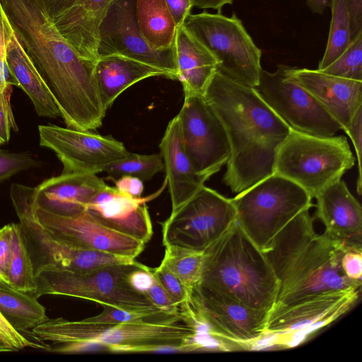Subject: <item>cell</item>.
I'll list each match as a JSON object with an SVG mask.
<instances>
[{
    "mask_svg": "<svg viewBox=\"0 0 362 362\" xmlns=\"http://www.w3.org/2000/svg\"><path fill=\"white\" fill-rule=\"evenodd\" d=\"M203 95L221 122L229 144L225 185L238 194L274 174L276 152L290 126L255 88L217 71Z\"/></svg>",
    "mask_w": 362,
    "mask_h": 362,
    "instance_id": "1",
    "label": "cell"
},
{
    "mask_svg": "<svg viewBox=\"0 0 362 362\" xmlns=\"http://www.w3.org/2000/svg\"><path fill=\"white\" fill-rule=\"evenodd\" d=\"M346 248L315 232L309 209L296 216L262 252L279 284L272 310L322 293L360 290L361 281L347 277L341 266Z\"/></svg>",
    "mask_w": 362,
    "mask_h": 362,
    "instance_id": "2",
    "label": "cell"
},
{
    "mask_svg": "<svg viewBox=\"0 0 362 362\" xmlns=\"http://www.w3.org/2000/svg\"><path fill=\"white\" fill-rule=\"evenodd\" d=\"M32 331L41 341L57 345L52 350L60 354L191 352L196 334L185 323H103L62 317H48Z\"/></svg>",
    "mask_w": 362,
    "mask_h": 362,
    "instance_id": "3",
    "label": "cell"
},
{
    "mask_svg": "<svg viewBox=\"0 0 362 362\" xmlns=\"http://www.w3.org/2000/svg\"><path fill=\"white\" fill-rule=\"evenodd\" d=\"M203 254L200 283L247 307L271 312L279 281L264 254L236 221Z\"/></svg>",
    "mask_w": 362,
    "mask_h": 362,
    "instance_id": "4",
    "label": "cell"
},
{
    "mask_svg": "<svg viewBox=\"0 0 362 362\" xmlns=\"http://www.w3.org/2000/svg\"><path fill=\"white\" fill-rule=\"evenodd\" d=\"M354 163L346 136H315L291 128L276 152L274 174L293 182L315 198Z\"/></svg>",
    "mask_w": 362,
    "mask_h": 362,
    "instance_id": "5",
    "label": "cell"
},
{
    "mask_svg": "<svg viewBox=\"0 0 362 362\" xmlns=\"http://www.w3.org/2000/svg\"><path fill=\"white\" fill-rule=\"evenodd\" d=\"M236 222L264 252L296 216L313 206V198L293 182L272 174L231 199Z\"/></svg>",
    "mask_w": 362,
    "mask_h": 362,
    "instance_id": "6",
    "label": "cell"
},
{
    "mask_svg": "<svg viewBox=\"0 0 362 362\" xmlns=\"http://www.w3.org/2000/svg\"><path fill=\"white\" fill-rule=\"evenodd\" d=\"M144 266L135 261L86 273L42 272L35 276L37 287L33 295L36 298L45 295L75 297L125 310H157L159 308L129 282L131 273Z\"/></svg>",
    "mask_w": 362,
    "mask_h": 362,
    "instance_id": "7",
    "label": "cell"
},
{
    "mask_svg": "<svg viewBox=\"0 0 362 362\" xmlns=\"http://www.w3.org/2000/svg\"><path fill=\"white\" fill-rule=\"evenodd\" d=\"M184 25L215 57L217 71L241 84L257 86L262 51L235 13H191Z\"/></svg>",
    "mask_w": 362,
    "mask_h": 362,
    "instance_id": "8",
    "label": "cell"
},
{
    "mask_svg": "<svg viewBox=\"0 0 362 362\" xmlns=\"http://www.w3.org/2000/svg\"><path fill=\"white\" fill-rule=\"evenodd\" d=\"M180 308L194 317L225 351L253 349L266 336L269 312L246 306L200 282Z\"/></svg>",
    "mask_w": 362,
    "mask_h": 362,
    "instance_id": "9",
    "label": "cell"
},
{
    "mask_svg": "<svg viewBox=\"0 0 362 362\" xmlns=\"http://www.w3.org/2000/svg\"><path fill=\"white\" fill-rule=\"evenodd\" d=\"M235 221L232 199L203 185L161 223L163 245L204 252Z\"/></svg>",
    "mask_w": 362,
    "mask_h": 362,
    "instance_id": "10",
    "label": "cell"
},
{
    "mask_svg": "<svg viewBox=\"0 0 362 362\" xmlns=\"http://www.w3.org/2000/svg\"><path fill=\"white\" fill-rule=\"evenodd\" d=\"M288 68V66L279 64L274 72L262 69L255 89L291 128L315 136L335 135L341 129L340 125L290 77Z\"/></svg>",
    "mask_w": 362,
    "mask_h": 362,
    "instance_id": "11",
    "label": "cell"
},
{
    "mask_svg": "<svg viewBox=\"0 0 362 362\" xmlns=\"http://www.w3.org/2000/svg\"><path fill=\"white\" fill-rule=\"evenodd\" d=\"M184 95L182 106L177 115L184 147L195 170L208 180L228 160V138L203 94Z\"/></svg>",
    "mask_w": 362,
    "mask_h": 362,
    "instance_id": "12",
    "label": "cell"
},
{
    "mask_svg": "<svg viewBox=\"0 0 362 362\" xmlns=\"http://www.w3.org/2000/svg\"><path fill=\"white\" fill-rule=\"evenodd\" d=\"M40 145L52 150L63 164L62 173L97 174L129 154L123 143L91 131L39 125Z\"/></svg>",
    "mask_w": 362,
    "mask_h": 362,
    "instance_id": "13",
    "label": "cell"
},
{
    "mask_svg": "<svg viewBox=\"0 0 362 362\" xmlns=\"http://www.w3.org/2000/svg\"><path fill=\"white\" fill-rule=\"evenodd\" d=\"M360 290L319 293L293 304L272 310L266 336H276L273 345L293 346L307 334L324 327L349 310Z\"/></svg>",
    "mask_w": 362,
    "mask_h": 362,
    "instance_id": "14",
    "label": "cell"
},
{
    "mask_svg": "<svg viewBox=\"0 0 362 362\" xmlns=\"http://www.w3.org/2000/svg\"><path fill=\"white\" fill-rule=\"evenodd\" d=\"M119 54L158 68L177 80L173 48L152 49L142 36L136 17V0H114L99 28L98 58Z\"/></svg>",
    "mask_w": 362,
    "mask_h": 362,
    "instance_id": "15",
    "label": "cell"
},
{
    "mask_svg": "<svg viewBox=\"0 0 362 362\" xmlns=\"http://www.w3.org/2000/svg\"><path fill=\"white\" fill-rule=\"evenodd\" d=\"M35 215L54 238L74 247L132 259L145 247L143 242L103 225L86 211L74 216H61L35 206Z\"/></svg>",
    "mask_w": 362,
    "mask_h": 362,
    "instance_id": "16",
    "label": "cell"
},
{
    "mask_svg": "<svg viewBox=\"0 0 362 362\" xmlns=\"http://www.w3.org/2000/svg\"><path fill=\"white\" fill-rule=\"evenodd\" d=\"M167 185L145 197H132L105 185L90 199L86 211L103 225L147 243L153 235L147 202L158 197Z\"/></svg>",
    "mask_w": 362,
    "mask_h": 362,
    "instance_id": "17",
    "label": "cell"
},
{
    "mask_svg": "<svg viewBox=\"0 0 362 362\" xmlns=\"http://www.w3.org/2000/svg\"><path fill=\"white\" fill-rule=\"evenodd\" d=\"M288 73L346 133L354 117L362 108V81L329 75L317 69L288 66Z\"/></svg>",
    "mask_w": 362,
    "mask_h": 362,
    "instance_id": "18",
    "label": "cell"
},
{
    "mask_svg": "<svg viewBox=\"0 0 362 362\" xmlns=\"http://www.w3.org/2000/svg\"><path fill=\"white\" fill-rule=\"evenodd\" d=\"M315 218L324 225L330 238L346 247L362 248V209L341 180L329 185L315 197Z\"/></svg>",
    "mask_w": 362,
    "mask_h": 362,
    "instance_id": "19",
    "label": "cell"
},
{
    "mask_svg": "<svg viewBox=\"0 0 362 362\" xmlns=\"http://www.w3.org/2000/svg\"><path fill=\"white\" fill-rule=\"evenodd\" d=\"M105 185L96 174L62 173L35 187V204L57 215L74 216L85 211L94 194Z\"/></svg>",
    "mask_w": 362,
    "mask_h": 362,
    "instance_id": "20",
    "label": "cell"
},
{
    "mask_svg": "<svg viewBox=\"0 0 362 362\" xmlns=\"http://www.w3.org/2000/svg\"><path fill=\"white\" fill-rule=\"evenodd\" d=\"M159 148L173 211L189 199L207 179L195 170L185 151L177 115L168 124Z\"/></svg>",
    "mask_w": 362,
    "mask_h": 362,
    "instance_id": "21",
    "label": "cell"
},
{
    "mask_svg": "<svg viewBox=\"0 0 362 362\" xmlns=\"http://www.w3.org/2000/svg\"><path fill=\"white\" fill-rule=\"evenodd\" d=\"M114 0H78L53 21L61 35L84 59H98L99 28Z\"/></svg>",
    "mask_w": 362,
    "mask_h": 362,
    "instance_id": "22",
    "label": "cell"
},
{
    "mask_svg": "<svg viewBox=\"0 0 362 362\" xmlns=\"http://www.w3.org/2000/svg\"><path fill=\"white\" fill-rule=\"evenodd\" d=\"M173 48L177 80L181 83L184 93L204 94L216 71L215 57L184 24L177 27Z\"/></svg>",
    "mask_w": 362,
    "mask_h": 362,
    "instance_id": "23",
    "label": "cell"
},
{
    "mask_svg": "<svg viewBox=\"0 0 362 362\" xmlns=\"http://www.w3.org/2000/svg\"><path fill=\"white\" fill-rule=\"evenodd\" d=\"M95 74L106 111L122 93L134 83L149 77H166L165 73L158 68L119 54L99 57Z\"/></svg>",
    "mask_w": 362,
    "mask_h": 362,
    "instance_id": "24",
    "label": "cell"
},
{
    "mask_svg": "<svg viewBox=\"0 0 362 362\" xmlns=\"http://www.w3.org/2000/svg\"><path fill=\"white\" fill-rule=\"evenodd\" d=\"M6 64L8 70L32 101L37 115L55 118L59 110L40 74L20 43L12 26L6 40Z\"/></svg>",
    "mask_w": 362,
    "mask_h": 362,
    "instance_id": "25",
    "label": "cell"
},
{
    "mask_svg": "<svg viewBox=\"0 0 362 362\" xmlns=\"http://www.w3.org/2000/svg\"><path fill=\"white\" fill-rule=\"evenodd\" d=\"M136 17L142 36L152 49L173 47L177 25L165 0H136Z\"/></svg>",
    "mask_w": 362,
    "mask_h": 362,
    "instance_id": "26",
    "label": "cell"
},
{
    "mask_svg": "<svg viewBox=\"0 0 362 362\" xmlns=\"http://www.w3.org/2000/svg\"><path fill=\"white\" fill-rule=\"evenodd\" d=\"M0 313L18 332L25 335L47 319L45 308L33 294L0 281Z\"/></svg>",
    "mask_w": 362,
    "mask_h": 362,
    "instance_id": "27",
    "label": "cell"
},
{
    "mask_svg": "<svg viewBox=\"0 0 362 362\" xmlns=\"http://www.w3.org/2000/svg\"><path fill=\"white\" fill-rule=\"evenodd\" d=\"M332 18L325 54L317 70L327 67L347 47L351 42V23L346 0H331Z\"/></svg>",
    "mask_w": 362,
    "mask_h": 362,
    "instance_id": "28",
    "label": "cell"
},
{
    "mask_svg": "<svg viewBox=\"0 0 362 362\" xmlns=\"http://www.w3.org/2000/svg\"><path fill=\"white\" fill-rule=\"evenodd\" d=\"M12 224L13 248L8 272V284L16 290L34 294L37 285L33 266L22 240L19 223Z\"/></svg>",
    "mask_w": 362,
    "mask_h": 362,
    "instance_id": "29",
    "label": "cell"
},
{
    "mask_svg": "<svg viewBox=\"0 0 362 362\" xmlns=\"http://www.w3.org/2000/svg\"><path fill=\"white\" fill-rule=\"evenodd\" d=\"M163 262L182 281L189 293L201 279L204 254L175 246L165 247Z\"/></svg>",
    "mask_w": 362,
    "mask_h": 362,
    "instance_id": "30",
    "label": "cell"
},
{
    "mask_svg": "<svg viewBox=\"0 0 362 362\" xmlns=\"http://www.w3.org/2000/svg\"><path fill=\"white\" fill-rule=\"evenodd\" d=\"M102 307L100 314L85 320L93 322L136 324H173L182 320L180 313H170L160 309L132 310L108 305Z\"/></svg>",
    "mask_w": 362,
    "mask_h": 362,
    "instance_id": "31",
    "label": "cell"
},
{
    "mask_svg": "<svg viewBox=\"0 0 362 362\" xmlns=\"http://www.w3.org/2000/svg\"><path fill=\"white\" fill-rule=\"evenodd\" d=\"M163 170L164 164L160 153L137 154L129 152L124 158L107 165L103 172L112 178L130 175L144 182Z\"/></svg>",
    "mask_w": 362,
    "mask_h": 362,
    "instance_id": "32",
    "label": "cell"
},
{
    "mask_svg": "<svg viewBox=\"0 0 362 362\" xmlns=\"http://www.w3.org/2000/svg\"><path fill=\"white\" fill-rule=\"evenodd\" d=\"M320 71L346 79L362 81V31L353 38L345 50Z\"/></svg>",
    "mask_w": 362,
    "mask_h": 362,
    "instance_id": "33",
    "label": "cell"
},
{
    "mask_svg": "<svg viewBox=\"0 0 362 362\" xmlns=\"http://www.w3.org/2000/svg\"><path fill=\"white\" fill-rule=\"evenodd\" d=\"M151 272L175 305L180 308L189 299L186 287L163 262L156 268H151Z\"/></svg>",
    "mask_w": 362,
    "mask_h": 362,
    "instance_id": "34",
    "label": "cell"
},
{
    "mask_svg": "<svg viewBox=\"0 0 362 362\" xmlns=\"http://www.w3.org/2000/svg\"><path fill=\"white\" fill-rule=\"evenodd\" d=\"M38 165L37 160L28 153H14L0 148V181Z\"/></svg>",
    "mask_w": 362,
    "mask_h": 362,
    "instance_id": "35",
    "label": "cell"
},
{
    "mask_svg": "<svg viewBox=\"0 0 362 362\" xmlns=\"http://www.w3.org/2000/svg\"><path fill=\"white\" fill-rule=\"evenodd\" d=\"M0 340L15 351L26 347L43 350H50L51 346L43 341H33L16 330L0 313Z\"/></svg>",
    "mask_w": 362,
    "mask_h": 362,
    "instance_id": "36",
    "label": "cell"
},
{
    "mask_svg": "<svg viewBox=\"0 0 362 362\" xmlns=\"http://www.w3.org/2000/svg\"><path fill=\"white\" fill-rule=\"evenodd\" d=\"M11 26L0 2V93L18 83L11 74L6 64V48L8 31Z\"/></svg>",
    "mask_w": 362,
    "mask_h": 362,
    "instance_id": "37",
    "label": "cell"
},
{
    "mask_svg": "<svg viewBox=\"0 0 362 362\" xmlns=\"http://www.w3.org/2000/svg\"><path fill=\"white\" fill-rule=\"evenodd\" d=\"M11 93L12 86L0 93V145L9 141L11 129L18 131L11 105Z\"/></svg>",
    "mask_w": 362,
    "mask_h": 362,
    "instance_id": "38",
    "label": "cell"
},
{
    "mask_svg": "<svg viewBox=\"0 0 362 362\" xmlns=\"http://www.w3.org/2000/svg\"><path fill=\"white\" fill-rule=\"evenodd\" d=\"M346 134L350 137L356 153L358 164L356 189L358 195H361L362 189V108H361L354 117Z\"/></svg>",
    "mask_w": 362,
    "mask_h": 362,
    "instance_id": "39",
    "label": "cell"
},
{
    "mask_svg": "<svg viewBox=\"0 0 362 362\" xmlns=\"http://www.w3.org/2000/svg\"><path fill=\"white\" fill-rule=\"evenodd\" d=\"M13 224L0 228V281L8 284V272L12 256Z\"/></svg>",
    "mask_w": 362,
    "mask_h": 362,
    "instance_id": "40",
    "label": "cell"
},
{
    "mask_svg": "<svg viewBox=\"0 0 362 362\" xmlns=\"http://www.w3.org/2000/svg\"><path fill=\"white\" fill-rule=\"evenodd\" d=\"M143 294L158 308L170 313H180L179 307L173 303L165 289L155 277L151 285Z\"/></svg>",
    "mask_w": 362,
    "mask_h": 362,
    "instance_id": "41",
    "label": "cell"
},
{
    "mask_svg": "<svg viewBox=\"0 0 362 362\" xmlns=\"http://www.w3.org/2000/svg\"><path fill=\"white\" fill-rule=\"evenodd\" d=\"M341 266L347 277L361 281L362 248L347 247L341 257Z\"/></svg>",
    "mask_w": 362,
    "mask_h": 362,
    "instance_id": "42",
    "label": "cell"
},
{
    "mask_svg": "<svg viewBox=\"0 0 362 362\" xmlns=\"http://www.w3.org/2000/svg\"><path fill=\"white\" fill-rule=\"evenodd\" d=\"M115 188L124 194L140 197L144 189L143 181L136 177L123 175L116 179Z\"/></svg>",
    "mask_w": 362,
    "mask_h": 362,
    "instance_id": "43",
    "label": "cell"
},
{
    "mask_svg": "<svg viewBox=\"0 0 362 362\" xmlns=\"http://www.w3.org/2000/svg\"><path fill=\"white\" fill-rule=\"evenodd\" d=\"M165 2L177 27L184 24L194 7L193 0H165Z\"/></svg>",
    "mask_w": 362,
    "mask_h": 362,
    "instance_id": "44",
    "label": "cell"
},
{
    "mask_svg": "<svg viewBox=\"0 0 362 362\" xmlns=\"http://www.w3.org/2000/svg\"><path fill=\"white\" fill-rule=\"evenodd\" d=\"M351 23V40L362 31V0H346Z\"/></svg>",
    "mask_w": 362,
    "mask_h": 362,
    "instance_id": "45",
    "label": "cell"
},
{
    "mask_svg": "<svg viewBox=\"0 0 362 362\" xmlns=\"http://www.w3.org/2000/svg\"><path fill=\"white\" fill-rule=\"evenodd\" d=\"M48 16L54 20L78 0H40Z\"/></svg>",
    "mask_w": 362,
    "mask_h": 362,
    "instance_id": "46",
    "label": "cell"
},
{
    "mask_svg": "<svg viewBox=\"0 0 362 362\" xmlns=\"http://www.w3.org/2000/svg\"><path fill=\"white\" fill-rule=\"evenodd\" d=\"M233 0H193V6L200 9H214L221 12L227 4H232Z\"/></svg>",
    "mask_w": 362,
    "mask_h": 362,
    "instance_id": "47",
    "label": "cell"
},
{
    "mask_svg": "<svg viewBox=\"0 0 362 362\" xmlns=\"http://www.w3.org/2000/svg\"><path fill=\"white\" fill-rule=\"evenodd\" d=\"M307 5L312 12L322 14L328 6V0H307Z\"/></svg>",
    "mask_w": 362,
    "mask_h": 362,
    "instance_id": "48",
    "label": "cell"
},
{
    "mask_svg": "<svg viewBox=\"0 0 362 362\" xmlns=\"http://www.w3.org/2000/svg\"><path fill=\"white\" fill-rule=\"evenodd\" d=\"M11 351H15V350L13 349L12 348H11V347H8V346H6L5 344H4L0 340V353H1V352H11Z\"/></svg>",
    "mask_w": 362,
    "mask_h": 362,
    "instance_id": "49",
    "label": "cell"
}]
</instances>
